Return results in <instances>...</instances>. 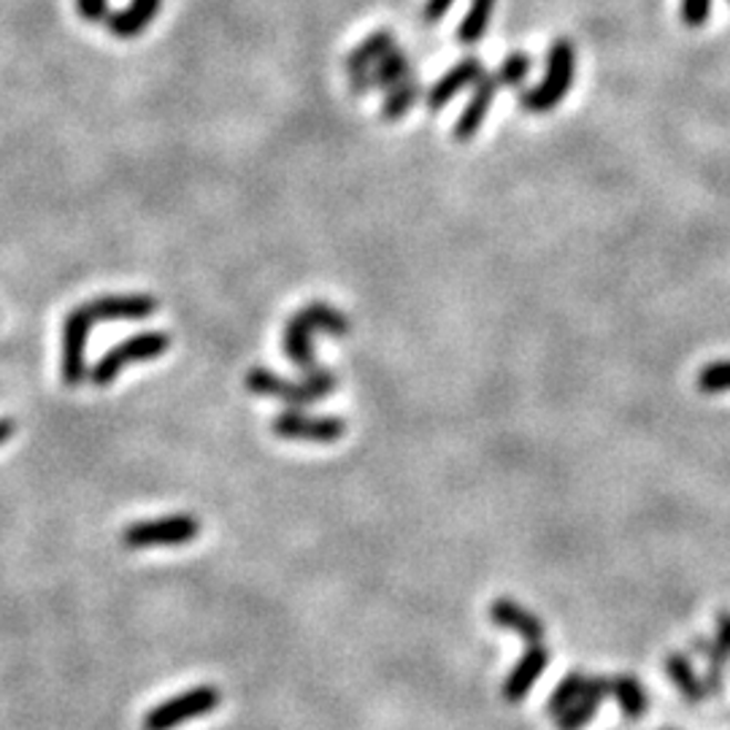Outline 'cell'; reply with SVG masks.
Wrapping results in <instances>:
<instances>
[{
    "label": "cell",
    "instance_id": "obj_17",
    "mask_svg": "<svg viewBox=\"0 0 730 730\" xmlns=\"http://www.w3.org/2000/svg\"><path fill=\"white\" fill-rule=\"evenodd\" d=\"M701 655L709 660V679L707 690H722V668L730 660V611H722L717 617V639L711 644H701Z\"/></svg>",
    "mask_w": 730,
    "mask_h": 730
},
{
    "label": "cell",
    "instance_id": "obj_11",
    "mask_svg": "<svg viewBox=\"0 0 730 730\" xmlns=\"http://www.w3.org/2000/svg\"><path fill=\"white\" fill-rule=\"evenodd\" d=\"M484 73V63L482 58H463L460 63L452 65L433 88H428L425 92V106L428 112H441L457 92H463L471 84L480 82V76Z\"/></svg>",
    "mask_w": 730,
    "mask_h": 730
},
{
    "label": "cell",
    "instance_id": "obj_20",
    "mask_svg": "<svg viewBox=\"0 0 730 730\" xmlns=\"http://www.w3.org/2000/svg\"><path fill=\"white\" fill-rule=\"evenodd\" d=\"M611 698H617L623 717L628 720H641L644 711H647V696H644V687L639 679L634 677H611Z\"/></svg>",
    "mask_w": 730,
    "mask_h": 730
},
{
    "label": "cell",
    "instance_id": "obj_22",
    "mask_svg": "<svg viewBox=\"0 0 730 730\" xmlns=\"http://www.w3.org/2000/svg\"><path fill=\"white\" fill-rule=\"evenodd\" d=\"M493 9H495V0H471L469 14L463 17V22H460L457 28L460 44L471 47L482 39L484 30H487L490 24V17H493Z\"/></svg>",
    "mask_w": 730,
    "mask_h": 730
},
{
    "label": "cell",
    "instance_id": "obj_1",
    "mask_svg": "<svg viewBox=\"0 0 730 730\" xmlns=\"http://www.w3.org/2000/svg\"><path fill=\"white\" fill-rule=\"evenodd\" d=\"M315 330H322L328 336H347L352 330L347 317L341 311H336L333 306L322 304V300H315L306 309H300L285 328V352L287 358L296 363L300 371H304L306 382H322V379H330L333 373L328 368L317 366L315 360V349H311V333Z\"/></svg>",
    "mask_w": 730,
    "mask_h": 730
},
{
    "label": "cell",
    "instance_id": "obj_6",
    "mask_svg": "<svg viewBox=\"0 0 730 730\" xmlns=\"http://www.w3.org/2000/svg\"><path fill=\"white\" fill-rule=\"evenodd\" d=\"M168 336L161 333V330H152V333H138V336H131V339L120 341L112 352L103 354L101 360H97V366L92 368L90 379L95 384H112L116 377H120V371L125 366H133V363H144V360H155L161 358V354L168 352Z\"/></svg>",
    "mask_w": 730,
    "mask_h": 730
},
{
    "label": "cell",
    "instance_id": "obj_4",
    "mask_svg": "<svg viewBox=\"0 0 730 730\" xmlns=\"http://www.w3.org/2000/svg\"><path fill=\"white\" fill-rule=\"evenodd\" d=\"M201 536V520L189 514H171L161 520H144L122 531V544L131 549L184 547Z\"/></svg>",
    "mask_w": 730,
    "mask_h": 730
},
{
    "label": "cell",
    "instance_id": "obj_3",
    "mask_svg": "<svg viewBox=\"0 0 730 730\" xmlns=\"http://www.w3.org/2000/svg\"><path fill=\"white\" fill-rule=\"evenodd\" d=\"M223 703V692L212 685L193 687V690L182 692V696L168 698V701L157 703L155 709L146 711L144 717V730H174L184 726L189 720H198L206 717L208 711H214Z\"/></svg>",
    "mask_w": 730,
    "mask_h": 730
},
{
    "label": "cell",
    "instance_id": "obj_27",
    "mask_svg": "<svg viewBox=\"0 0 730 730\" xmlns=\"http://www.w3.org/2000/svg\"><path fill=\"white\" fill-rule=\"evenodd\" d=\"M455 0H425V9H422V22L425 24H435L446 11L452 9Z\"/></svg>",
    "mask_w": 730,
    "mask_h": 730
},
{
    "label": "cell",
    "instance_id": "obj_24",
    "mask_svg": "<svg viewBox=\"0 0 730 730\" xmlns=\"http://www.w3.org/2000/svg\"><path fill=\"white\" fill-rule=\"evenodd\" d=\"M531 65H533V60L527 58L525 52H514V54H508L506 60H503L495 73H498L503 88H517V84H523L527 79V73H531Z\"/></svg>",
    "mask_w": 730,
    "mask_h": 730
},
{
    "label": "cell",
    "instance_id": "obj_15",
    "mask_svg": "<svg viewBox=\"0 0 730 730\" xmlns=\"http://www.w3.org/2000/svg\"><path fill=\"white\" fill-rule=\"evenodd\" d=\"M490 619H493L495 625H501V628L517 634L520 639H525L527 644H531V647H533V644L544 641V623H542V619H538L536 615H531L525 606L514 604V600H508V598L493 600V606H490Z\"/></svg>",
    "mask_w": 730,
    "mask_h": 730
},
{
    "label": "cell",
    "instance_id": "obj_7",
    "mask_svg": "<svg viewBox=\"0 0 730 730\" xmlns=\"http://www.w3.org/2000/svg\"><path fill=\"white\" fill-rule=\"evenodd\" d=\"M95 320L88 306H76L63 325V382L76 388L88 377V339Z\"/></svg>",
    "mask_w": 730,
    "mask_h": 730
},
{
    "label": "cell",
    "instance_id": "obj_13",
    "mask_svg": "<svg viewBox=\"0 0 730 730\" xmlns=\"http://www.w3.org/2000/svg\"><path fill=\"white\" fill-rule=\"evenodd\" d=\"M609 696H611V677H587L585 696H582L576 703H570L561 717H555L557 730H582L585 726H590L600 701Z\"/></svg>",
    "mask_w": 730,
    "mask_h": 730
},
{
    "label": "cell",
    "instance_id": "obj_12",
    "mask_svg": "<svg viewBox=\"0 0 730 730\" xmlns=\"http://www.w3.org/2000/svg\"><path fill=\"white\" fill-rule=\"evenodd\" d=\"M547 666H549V652L544 649V644H533V647H527V652L520 658L517 666H514L512 674L506 677L503 698H506L508 703L525 701V696L531 692V687L542 679Z\"/></svg>",
    "mask_w": 730,
    "mask_h": 730
},
{
    "label": "cell",
    "instance_id": "obj_5",
    "mask_svg": "<svg viewBox=\"0 0 730 730\" xmlns=\"http://www.w3.org/2000/svg\"><path fill=\"white\" fill-rule=\"evenodd\" d=\"M244 382H247V390L251 392V395L276 398V401L287 403L290 409L311 407V403L322 401V398H328L330 392L336 390V377L322 379V382L296 384V382H287V379L276 377V373H271L268 368H260V366L251 368Z\"/></svg>",
    "mask_w": 730,
    "mask_h": 730
},
{
    "label": "cell",
    "instance_id": "obj_30",
    "mask_svg": "<svg viewBox=\"0 0 730 730\" xmlns=\"http://www.w3.org/2000/svg\"><path fill=\"white\" fill-rule=\"evenodd\" d=\"M728 3H730V0H728Z\"/></svg>",
    "mask_w": 730,
    "mask_h": 730
},
{
    "label": "cell",
    "instance_id": "obj_29",
    "mask_svg": "<svg viewBox=\"0 0 730 730\" xmlns=\"http://www.w3.org/2000/svg\"><path fill=\"white\" fill-rule=\"evenodd\" d=\"M14 435V420H0V446Z\"/></svg>",
    "mask_w": 730,
    "mask_h": 730
},
{
    "label": "cell",
    "instance_id": "obj_10",
    "mask_svg": "<svg viewBox=\"0 0 730 730\" xmlns=\"http://www.w3.org/2000/svg\"><path fill=\"white\" fill-rule=\"evenodd\" d=\"M503 88L498 73H487L484 71L480 76V82L474 84V95H471L469 106L463 109V114L457 116L455 127H452V138L460 141V144H465V141H471L480 133L484 116L490 112V103H493L495 92Z\"/></svg>",
    "mask_w": 730,
    "mask_h": 730
},
{
    "label": "cell",
    "instance_id": "obj_23",
    "mask_svg": "<svg viewBox=\"0 0 730 730\" xmlns=\"http://www.w3.org/2000/svg\"><path fill=\"white\" fill-rule=\"evenodd\" d=\"M585 679H587V674L574 671V674H568V677L563 679L561 685L555 687V692H552V698H549L552 720H555V717H561L563 711L570 707V703H576L582 696H585Z\"/></svg>",
    "mask_w": 730,
    "mask_h": 730
},
{
    "label": "cell",
    "instance_id": "obj_21",
    "mask_svg": "<svg viewBox=\"0 0 730 730\" xmlns=\"http://www.w3.org/2000/svg\"><path fill=\"white\" fill-rule=\"evenodd\" d=\"M420 95H422L420 79H417V76L403 79L401 84H395V88L388 90V95H384L382 120H390V122L401 120V116L407 114L417 101H420Z\"/></svg>",
    "mask_w": 730,
    "mask_h": 730
},
{
    "label": "cell",
    "instance_id": "obj_16",
    "mask_svg": "<svg viewBox=\"0 0 730 730\" xmlns=\"http://www.w3.org/2000/svg\"><path fill=\"white\" fill-rule=\"evenodd\" d=\"M157 11H161V0H133L120 14L103 17V22H106L109 30H112L114 35H120V39H133V35H138L146 24L155 20Z\"/></svg>",
    "mask_w": 730,
    "mask_h": 730
},
{
    "label": "cell",
    "instance_id": "obj_9",
    "mask_svg": "<svg viewBox=\"0 0 730 730\" xmlns=\"http://www.w3.org/2000/svg\"><path fill=\"white\" fill-rule=\"evenodd\" d=\"M409 76H414V63H411L407 52H401V49H392L388 58H382L368 71L352 73V92L354 95H366V92H373V90L388 92Z\"/></svg>",
    "mask_w": 730,
    "mask_h": 730
},
{
    "label": "cell",
    "instance_id": "obj_18",
    "mask_svg": "<svg viewBox=\"0 0 730 730\" xmlns=\"http://www.w3.org/2000/svg\"><path fill=\"white\" fill-rule=\"evenodd\" d=\"M395 47V35L390 33V30H379V33L368 35L363 44H358L352 49V52L347 54V60H343V69L349 73H363L371 69V65H377L379 60L388 58Z\"/></svg>",
    "mask_w": 730,
    "mask_h": 730
},
{
    "label": "cell",
    "instance_id": "obj_2",
    "mask_svg": "<svg viewBox=\"0 0 730 730\" xmlns=\"http://www.w3.org/2000/svg\"><path fill=\"white\" fill-rule=\"evenodd\" d=\"M574 44H570L568 39H557L555 44L549 47L547 76H544V82L536 84V88L520 90V106H523L527 114L552 112V109L568 95L570 84H574Z\"/></svg>",
    "mask_w": 730,
    "mask_h": 730
},
{
    "label": "cell",
    "instance_id": "obj_8",
    "mask_svg": "<svg viewBox=\"0 0 730 730\" xmlns=\"http://www.w3.org/2000/svg\"><path fill=\"white\" fill-rule=\"evenodd\" d=\"M271 431L287 441H311V444H333L343 435V422L336 417H311L304 411H281L271 422Z\"/></svg>",
    "mask_w": 730,
    "mask_h": 730
},
{
    "label": "cell",
    "instance_id": "obj_14",
    "mask_svg": "<svg viewBox=\"0 0 730 730\" xmlns=\"http://www.w3.org/2000/svg\"><path fill=\"white\" fill-rule=\"evenodd\" d=\"M88 306L90 317L95 322L101 320H144V317L155 315L157 300L150 296H109L90 300Z\"/></svg>",
    "mask_w": 730,
    "mask_h": 730
},
{
    "label": "cell",
    "instance_id": "obj_26",
    "mask_svg": "<svg viewBox=\"0 0 730 730\" xmlns=\"http://www.w3.org/2000/svg\"><path fill=\"white\" fill-rule=\"evenodd\" d=\"M711 0H682V22L687 28L698 30L709 20Z\"/></svg>",
    "mask_w": 730,
    "mask_h": 730
},
{
    "label": "cell",
    "instance_id": "obj_28",
    "mask_svg": "<svg viewBox=\"0 0 730 730\" xmlns=\"http://www.w3.org/2000/svg\"><path fill=\"white\" fill-rule=\"evenodd\" d=\"M76 9H79V14H82L84 20H90V22L103 20V17L109 14L106 0H76Z\"/></svg>",
    "mask_w": 730,
    "mask_h": 730
},
{
    "label": "cell",
    "instance_id": "obj_25",
    "mask_svg": "<svg viewBox=\"0 0 730 730\" xmlns=\"http://www.w3.org/2000/svg\"><path fill=\"white\" fill-rule=\"evenodd\" d=\"M698 388L707 395H714V392H728L730 390V360H717V363H709L698 373Z\"/></svg>",
    "mask_w": 730,
    "mask_h": 730
},
{
    "label": "cell",
    "instance_id": "obj_19",
    "mask_svg": "<svg viewBox=\"0 0 730 730\" xmlns=\"http://www.w3.org/2000/svg\"><path fill=\"white\" fill-rule=\"evenodd\" d=\"M666 671H668V677H671V682L679 687V692L685 696V701L698 703L709 696L707 685L696 677V671H692L690 660H687L685 655H671V658L666 660Z\"/></svg>",
    "mask_w": 730,
    "mask_h": 730
}]
</instances>
